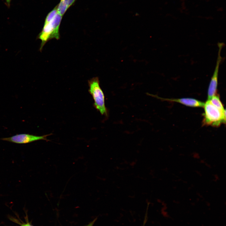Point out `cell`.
<instances>
[{"mask_svg": "<svg viewBox=\"0 0 226 226\" xmlns=\"http://www.w3.org/2000/svg\"><path fill=\"white\" fill-rule=\"evenodd\" d=\"M203 123L204 125L218 126L226 122V110H222L213 105L207 100L203 106Z\"/></svg>", "mask_w": 226, "mask_h": 226, "instance_id": "cell-2", "label": "cell"}, {"mask_svg": "<svg viewBox=\"0 0 226 226\" xmlns=\"http://www.w3.org/2000/svg\"><path fill=\"white\" fill-rule=\"evenodd\" d=\"M96 220V218L93 221L91 222L88 225H86V226H93Z\"/></svg>", "mask_w": 226, "mask_h": 226, "instance_id": "cell-10", "label": "cell"}, {"mask_svg": "<svg viewBox=\"0 0 226 226\" xmlns=\"http://www.w3.org/2000/svg\"><path fill=\"white\" fill-rule=\"evenodd\" d=\"M224 44L222 42H218V56L215 67L211 78L208 88L207 100H210L217 93L219 69L222 59V57L221 56V51Z\"/></svg>", "mask_w": 226, "mask_h": 226, "instance_id": "cell-4", "label": "cell"}, {"mask_svg": "<svg viewBox=\"0 0 226 226\" xmlns=\"http://www.w3.org/2000/svg\"><path fill=\"white\" fill-rule=\"evenodd\" d=\"M50 134L42 136H37L29 134H20L13 136L2 138L1 140L17 144H23L28 143L39 140H44L47 141V137Z\"/></svg>", "mask_w": 226, "mask_h": 226, "instance_id": "cell-5", "label": "cell"}, {"mask_svg": "<svg viewBox=\"0 0 226 226\" xmlns=\"http://www.w3.org/2000/svg\"><path fill=\"white\" fill-rule=\"evenodd\" d=\"M75 1V0H60V3L57 6L58 13L63 16Z\"/></svg>", "mask_w": 226, "mask_h": 226, "instance_id": "cell-7", "label": "cell"}, {"mask_svg": "<svg viewBox=\"0 0 226 226\" xmlns=\"http://www.w3.org/2000/svg\"><path fill=\"white\" fill-rule=\"evenodd\" d=\"M21 226H32L29 223H27L22 224Z\"/></svg>", "mask_w": 226, "mask_h": 226, "instance_id": "cell-11", "label": "cell"}, {"mask_svg": "<svg viewBox=\"0 0 226 226\" xmlns=\"http://www.w3.org/2000/svg\"><path fill=\"white\" fill-rule=\"evenodd\" d=\"M153 96L164 100L170 102H176L180 103L184 105L192 107H203L205 103L196 99L191 98H182L180 99H167L163 98L152 95Z\"/></svg>", "mask_w": 226, "mask_h": 226, "instance_id": "cell-6", "label": "cell"}, {"mask_svg": "<svg viewBox=\"0 0 226 226\" xmlns=\"http://www.w3.org/2000/svg\"><path fill=\"white\" fill-rule=\"evenodd\" d=\"M62 17L57 12V6L48 14L43 28L38 36V38L41 41L40 51L49 40L52 39L58 40L60 38L59 27Z\"/></svg>", "mask_w": 226, "mask_h": 226, "instance_id": "cell-1", "label": "cell"}, {"mask_svg": "<svg viewBox=\"0 0 226 226\" xmlns=\"http://www.w3.org/2000/svg\"><path fill=\"white\" fill-rule=\"evenodd\" d=\"M209 100L213 105L220 110H225L218 94H216Z\"/></svg>", "mask_w": 226, "mask_h": 226, "instance_id": "cell-8", "label": "cell"}, {"mask_svg": "<svg viewBox=\"0 0 226 226\" xmlns=\"http://www.w3.org/2000/svg\"><path fill=\"white\" fill-rule=\"evenodd\" d=\"M89 92L94 101V106L102 115L108 116V111L105 104V97L100 85L98 77L92 78L88 81Z\"/></svg>", "mask_w": 226, "mask_h": 226, "instance_id": "cell-3", "label": "cell"}, {"mask_svg": "<svg viewBox=\"0 0 226 226\" xmlns=\"http://www.w3.org/2000/svg\"><path fill=\"white\" fill-rule=\"evenodd\" d=\"M6 4L8 8H9L10 6V3L12 0H5Z\"/></svg>", "mask_w": 226, "mask_h": 226, "instance_id": "cell-9", "label": "cell"}]
</instances>
